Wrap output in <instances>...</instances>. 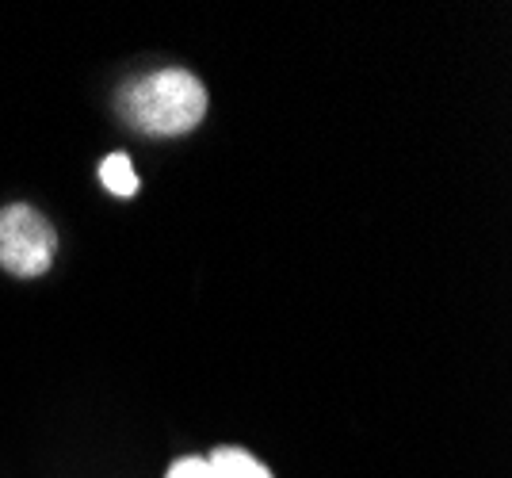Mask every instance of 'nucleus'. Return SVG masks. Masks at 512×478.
Returning a JSON list of instances; mask_svg holds the SVG:
<instances>
[{
    "instance_id": "obj_1",
    "label": "nucleus",
    "mask_w": 512,
    "mask_h": 478,
    "mask_svg": "<svg viewBox=\"0 0 512 478\" xmlns=\"http://www.w3.org/2000/svg\"><path fill=\"white\" fill-rule=\"evenodd\" d=\"M119 115L134 131L176 138L207 119V88L188 69H153L123 88Z\"/></svg>"
},
{
    "instance_id": "obj_2",
    "label": "nucleus",
    "mask_w": 512,
    "mask_h": 478,
    "mask_svg": "<svg viewBox=\"0 0 512 478\" xmlns=\"http://www.w3.org/2000/svg\"><path fill=\"white\" fill-rule=\"evenodd\" d=\"M58 230L31 203H8L0 211V268L16 280H39L54 268Z\"/></svg>"
},
{
    "instance_id": "obj_3",
    "label": "nucleus",
    "mask_w": 512,
    "mask_h": 478,
    "mask_svg": "<svg viewBox=\"0 0 512 478\" xmlns=\"http://www.w3.org/2000/svg\"><path fill=\"white\" fill-rule=\"evenodd\" d=\"M214 478H272V471L253 456V452H245V448H234V444H222V448H214L211 456Z\"/></svg>"
},
{
    "instance_id": "obj_4",
    "label": "nucleus",
    "mask_w": 512,
    "mask_h": 478,
    "mask_svg": "<svg viewBox=\"0 0 512 478\" xmlns=\"http://www.w3.org/2000/svg\"><path fill=\"white\" fill-rule=\"evenodd\" d=\"M100 184H104L115 199L138 196V173H134L127 153H107L104 161H100Z\"/></svg>"
},
{
    "instance_id": "obj_5",
    "label": "nucleus",
    "mask_w": 512,
    "mask_h": 478,
    "mask_svg": "<svg viewBox=\"0 0 512 478\" xmlns=\"http://www.w3.org/2000/svg\"><path fill=\"white\" fill-rule=\"evenodd\" d=\"M165 478H214V471L211 463H207V456H180L169 467Z\"/></svg>"
}]
</instances>
